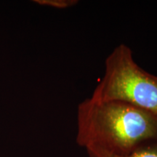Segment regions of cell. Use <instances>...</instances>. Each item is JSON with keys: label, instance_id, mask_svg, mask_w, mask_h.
<instances>
[{"label": "cell", "instance_id": "6da1fadb", "mask_svg": "<svg viewBox=\"0 0 157 157\" xmlns=\"http://www.w3.org/2000/svg\"><path fill=\"white\" fill-rule=\"evenodd\" d=\"M157 140V117L119 101H99L90 98L77 108L76 143L88 148H100L127 154Z\"/></svg>", "mask_w": 157, "mask_h": 157}, {"label": "cell", "instance_id": "7a4b0ae2", "mask_svg": "<svg viewBox=\"0 0 157 157\" xmlns=\"http://www.w3.org/2000/svg\"><path fill=\"white\" fill-rule=\"evenodd\" d=\"M90 98L122 102L157 117V76L140 68L133 58L132 50L121 44L105 59L103 76Z\"/></svg>", "mask_w": 157, "mask_h": 157}, {"label": "cell", "instance_id": "3957f363", "mask_svg": "<svg viewBox=\"0 0 157 157\" xmlns=\"http://www.w3.org/2000/svg\"><path fill=\"white\" fill-rule=\"evenodd\" d=\"M88 157H157V143L141 146L127 154H117L100 148H88Z\"/></svg>", "mask_w": 157, "mask_h": 157}, {"label": "cell", "instance_id": "277c9868", "mask_svg": "<svg viewBox=\"0 0 157 157\" xmlns=\"http://www.w3.org/2000/svg\"><path fill=\"white\" fill-rule=\"evenodd\" d=\"M37 5L57 9H67L77 5V0H35Z\"/></svg>", "mask_w": 157, "mask_h": 157}]
</instances>
